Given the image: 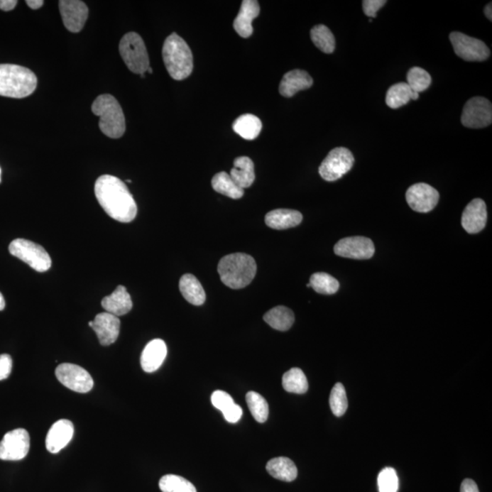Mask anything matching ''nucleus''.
<instances>
[{"label":"nucleus","instance_id":"nucleus-26","mask_svg":"<svg viewBox=\"0 0 492 492\" xmlns=\"http://www.w3.org/2000/svg\"><path fill=\"white\" fill-rule=\"evenodd\" d=\"M266 471L279 481L291 482L297 477V468L290 459L285 457L272 459L266 464Z\"/></svg>","mask_w":492,"mask_h":492},{"label":"nucleus","instance_id":"nucleus-19","mask_svg":"<svg viewBox=\"0 0 492 492\" xmlns=\"http://www.w3.org/2000/svg\"><path fill=\"white\" fill-rule=\"evenodd\" d=\"M313 83V79L305 70H291L283 77L279 86V92L285 98H291L298 92L311 88Z\"/></svg>","mask_w":492,"mask_h":492},{"label":"nucleus","instance_id":"nucleus-30","mask_svg":"<svg viewBox=\"0 0 492 492\" xmlns=\"http://www.w3.org/2000/svg\"><path fill=\"white\" fill-rule=\"evenodd\" d=\"M212 186L215 192L231 199H240L244 195V189L238 186L230 175L225 172L219 173L214 176Z\"/></svg>","mask_w":492,"mask_h":492},{"label":"nucleus","instance_id":"nucleus-18","mask_svg":"<svg viewBox=\"0 0 492 492\" xmlns=\"http://www.w3.org/2000/svg\"><path fill=\"white\" fill-rule=\"evenodd\" d=\"M74 426L72 421L60 420L55 422L50 427L46 437V448L48 452L56 454L72 439Z\"/></svg>","mask_w":492,"mask_h":492},{"label":"nucleus","instance_id":"nucleus-6","mask_svg":"<svg viewBox=\"0 0 492 492\" xmlns=\"http://www.w3.org/2000/svg\"><path fill=\"white\" fill-rule=\"evenodd\" d=\"M120 53L128 69L133 73L144 75L150 67L146 44L139 34L129 32L122 37Z\"/></svg>","mask_w":492,"mask_h":492},{"label":"nucleus","instance_id":"nucleus-32","mask_svg":"<svg viewBox=\"0 0 492 492\" xmlns=\"http://www.w3.org/2000/svg\"><path fill=\"white\" fill-rule=\"evenodd\" d=\"M311 40L316 45L317 49L322 53L331 54L336 49V40H334L332 31L324 25H317L312 28Z\"/></svg>","mask_w":492,"mask_h":492},{"label":"nucleus","instance_id":"nucleus-5","mask_svg":"<svg viewBox=\"0 0 492 492\" xmlns=\"http://www.w3.org/2000/svg\"><path fill=\"white\" fill-rule=\"evenodd\" d=\"M93 114L99 117V126L106 136L118 139L126 130L124 111L117 99L109 94H102L92 106Z\"/></svg>","mask_w":492,"mask_h":492},{"label":"nucleus","instance_id":"nucleus-44","mask_svg":"<svg viewBox=\"0 0 492 492\" xmlns=\"http://www.w3.org/2000/svg\"><path fill=\"white\" fill-rule=\"evenodd\" d=\"M16 0H0V9L4 11H11L17 6Z\"/></svg>","mask_w":492,"mask_h":492},{"label":"nucleus","instance_id":"nucleus-50","mask_svg":"<svg viewBox=\"0 0 492 492\" xmlns=\"http://www.w3.org/2000/svg\"><path fill=\"white\" fill-rule=\"evenodd\" d=\"M307 288H311L310 283H308V284H307Z\"/></svg>","mask_w":492,"mask_h":492},{"label":"nucleus","instance_id":"nucleus-33","mask_svg":"<svg viewBox=\"0 0 492 492\" xmlns=\"http://www.w3.org/2000/svg\"><path fill=\"white\" fill-rule=\"evenodd\" d=\"M246 403L248 405L251 414L257 422L265 423L269 416V406L268 401L263 395L255 391H250L246 394Z\"/></svg>","mask_w":492,"mask_h":492},{"label":"nucleus","instance_id":"nucleus-13","mask_svg":"<svg viewBox=\"0 0 492 492\" xmlns=\"http://www.w3.org/2000/svg\"><path fill=\"white\" fill-rule=\"evenodd\" d=\"M406 199L408 205L417 213H429L437 207L439 194L432 186L420 182L408 189Z\"/></svg>","mask_w":492,"mask_h":492},{"label":"nucleus","instance_id":"nucleus-24","mask_svg":"<svg viewBox=\"0 0 492 492\" xmlns=\"http://www.w3.org/2000/svg\"><path fill=\"white\" fill-rule=\"evenodd\" d=\"M231 178L241 188H249L255 182V164L246 156L237 157L231 170Z\"/></svg>","mask_w":492,"mask_h":492},{"label":"nucleus","instance_id":"nucleus-21","mask_svg":"<svg viewBox=\"0 0 492 492\" xmlns=\"http://www.w3.org/2000/svg\"><path fill=\"white\" fill-rule=\"evenodd\" d=\"M167 356V346L162 339H153L144 347L141 356V365L143 371L153 373L158 371Z\"/></svg>","mask_w":492,"mask_h":492},{"label":"nucleus","instance_id":"nucleus-12","mask_svg":"<svg viewBox=\"0 0 492 492\" xmlns=\"http://www.w3.org/2000/svg\"><path fill=\"white\" fill-rule=\"evenodd\" d=\"M492 122V105L488 99L474 97L469 99L463 108L461 124L471 129L488 127Z\"/></svg>","mask_w":492,"mask_h":492},{"label":"nucleus","instance_id":"nucleus-8","mask_svg":"<svg viewBox=\"0 0 492 492\" xmlns=\"http://www.w3.org/2000/svg\"><path fill=\"white\" fill-rule=\"evenodd\" d=\"M355 163L353 153L344 147L334 148L319 167V175L324 181L334 182L352 169Z\"/></svg>","mask_w":492,"mask_h":492},{"label":"nucleus","instance_id":"nucleus-39","mask_svg":"<svg viewBox=\"0 0 492 492\" xmlns=\"http://www.w3.org/2000/svg\"><path fill=\"white\" fill-rule=\"evenodd\" d=\"M212 403H213L214 408L217 410H221L222 412L225 413L229 408L234 406V401L233 398L226 392L222 390L214 391L213 395H212Z\"/></svg>","mask_w":492,"mask_h":492},{"label":"nucleus","instance_id":"nucleus-37","mask_svg":"<svg viewBox=\"0 0 492 492\" xmlns=\"http://www.w3.org/2000/svg\"><path fill=\"white\" fill-rule=\"evenodd\" d=\"M329 404L334 416L342 417L346 413L349 401H347L345 387L341 383H337L334 386L330 394Z\"/></svg>","mask_w":492,"mask_h":492},{"label":"nucleus","instance_id":"nucleus-29","mask_svg":"<svg viewBox=\"0 0 492 492\" xmlns=\"http://www.w3.org/2000/svg\"><path fill=\"white\" fill-rule=\"evenodd\" d=\"M263 320L273 329L278 331H288L290 329L295 322V315L288 307H275L269 310L263 316Z\"/></svg>","mask_w":492,"mask_h":492},{"label":"nucleus","instance_id":"nucleus-43","mask_svg":"<svg viewBox=\"0 0 492 492\" xmlns=\"http://www.w3.org/2000/svg\"><path fill=\"white\" fill-rule=\"evenodd\" d=\"M461 492H480V491H479L477 484L474 481L471 480V479H466L462 481Z\"/></svg>","mask_w":492,"mask_h":492},{"label":"nucleus","instance_id":"nucleus-9","mask_svg":"<svg viewBox=\"0 0 492 492\" xmlns=\"http://www.w3.org/2000/svg\"><path fill=\"white\" fill-rule=\"evenodd\" d=\"M457 56L467 61H484L490 57L491 51L486 44L478 38L467 36L461 32H452L449 35Z\"/></svg>","mask_w":492,"mask_h":492},{"label":"nucleus","instance_id":"nucleus-41","mask_svg":"<svg viewBox=\"0 0 492 492\" xmlns=\"http://www.w3.org/2000/svg\"><path fill=\"white\" fill-rule=\"evenodd\" d=\"M12 371V359L8 354L0 355V381L8 378Z\"/></svg>","mask_w":492,"mask_h":492},{"label":"nucleus","instance_id":"nucleus-34","mask_svg":"<svg viewBox=\"0 0 492 492\" xmlns=\"http://www.w3.org/2000/svg\"><path fill=\"white\" fill-rule=\"evenodd\" d=\"M310 284L321 295H334L339 289V282L327 273H316L311 275Z\"/></svg>","mask_w":492,"mask_h":492},{"label":"nucleus","instance_id":"nucleus-38","mask_svg":"<svg viewBox=\"0 0 492 492\" xmlns=\"http://www.w3.org/2000/svg\"><path fill=\"white\" fill-rule=\"evenodd\" d=\"M379 492H397L398 490V478L393 468L382 469L378 477Z\"/></svg>","mask_w":492,"mask_h":492},{"label":"nucleus","instance_id":"nucleus-14","mask_svg":"<svg viewBox=\"0 0 492 492\" xmlns=\"http://www.w3.org/2000/svg\"><path fill=\"white\" fill-rule=\"evenodd\" d=\"M334 253L345 258L366 260L375 253V246L369 238L346 237L339 241L334 247Z\"/></svg>","mask_w":492,"mask_h":492},{"label":"nucleus","instance_id":"nucleus-42","mask_svg":"<svg viewBox=\"0 0 492 492\" xmlns=\"http://www.w3.org/2000/svg\"><path fill=\"white\" fill-rule=\"evenodd\" d=\"M243 415L242 408L239 405L234 404L226 412L224 413V419L229 423H236L241 420Z\"/></svg>","mask_w":492,"mask_h":492},{"label":"nucleus","instance_id":"nucleus-3","mask_svg":"<svg viewBox=\"0 0 492 492\" xmlns=\"http://www.w3.org/2000/svg\"><path fill=\"white\" fill-rule=\"evenodd\" d=\"M36 75L28 67L14 64H0V96L22 99L37 88Z\"/></svg>","mask_w":492,"mask_h":492},{"label":"nucleus","instance_id":"nucleus-4","mask_svg":"<svg viewBox=\"0 0 492 492\" xmlns=\"http://www.w3.org/2000/svg\"><path fill=\"white\" fill-rule=\"evenodd\" d=\"M163 58L167 70L173 80L188 78L194 70V59L188 44L176 33L164 41Z\"/></svg>","mask_w":492,"mask_h":492},{"label":"nucleus","instance_id":"nucleus-20","mask_svg":"<svg viewBox=\"0 0 492 492\" xmlns=\"http://www.w3.org/2000/svg\"><path fill=\"white\" fill-rule=\"evenodd\" d=\"M260 6L256 0H244L241 5L239 13L234 21V31L240 37L246 38L253 34V19L258 17Z\"/></svg>","mask_w":492,"mask_h":492},{"label":"nucleus","instance_id":"nucleus-1","mask_svg":"<svg viewBox=\"0 0 492 492\" xmlns=\"http://www.w3.org/2000/svg\"><path fill=\"white\" fill-rule=\"evenodd\" d=\"M95 195L106 214L114 220L131 223L136 217L137 204L133 196L117 177H99L95 183Z\"/></svg>","mask_w":492,"mask_h":492},{"label":"nucleus","instance_id":"nucleus-22","mask_svg":"<svg viewBox=\"0 0 492 492\" xmlns=\"http://www.w3.org/2000/svg\"><path fill=\"white\" fill-rule=\"evenodd\" d=\"M102 307L107 313L116 317L124 316L133 308L131 295L124 285H119L111 295L102 299Z\"/></svg>","mask_w":492,"mask_h":492},{"label":"nucleus","instance_id":"nucleus-47","mask_svg":"<svg viewBox=\"0 0 492 492\" xmlns=\"http://www.w3.org/2000/svg\"><path fill=\"white\" fill-rule=\"evenodd\" d=\"M6 307V302L4 297H3V295L1 293H0V311L4 310V308Z\"/></svg>","mask_w":492,"mask_h":492},{"label":"nucleus","instance_id":"nucleus-10","mask_svg":"<svg viewBox=\"0 0 492 492\" xmlns=\"http://www.w3.org/2000/svg\"><path fill=\"white\" fill-rule=\"evenodd\" d=\"M30 434L24 429L12 430L3 437L0 442V459L2 461H21L30 452Z\"/></svg>","mask_w":492,"mask_h":492},{"label":"nucleus","instance_id":"nucleus-27","mask_svg":"<svg viewBox=\"0 0 492 492\" xmlns=\"http://www.w3.org/2000/svg\"><path fill=\"white\" fill-rule=\"evenodd\" d=\"M419 93L414 92L406 82L392 85L386 95V104L391 109H398L406 105L410 99L417 101Z\"/></svg>","mask_w":492,"mask_h":492},{"label":"nucleus","instance_id":"nucleus-16","mask_svg":"<svg viewBox=\"0 0 492 492\" xmlns=\"http://www.w3.org/2000/svg\"><path fill=\"white\" fill-rule=\"evenodd\" d=\"M92 328L97 334L102 346H109L116 342L120 334L121 320L118 317L105 312L95 317Z\"/></svg>","mask_w":492,"mask_h":492},{"label":"nucleus","instance_id":"nucleus-48","mask_svg":"<svg viewBox=\"0 0 492 492\" xmlns=\"http://www.w3.org/2000/svg\"><path fill=\"white\" fill-rule=\"evenodd\" d=\"M147 72L153 73V69H152V67H149V69L147 70Z\"/></svg>","mask_w":492,"mask_h":492},{"label":"nucleus","instance_id":"nucleus-31","mask_svg":"<svg viewBox=\"0 0 492 492\" xmlns=\"http://www.w3.org/2000/svg\"><path fill=\"white\" fill-rule=\"evenodd\" d=\"M283 388L289 393L305 394L308 390V382L300 368L290 369L283 376Z\"/></svg>","mask_w":492,"mask_h":492},{"label":"nucleus","instance_id":"nucleus-17","mask_svg":"<svg viewBox=\"0 0 492 492\" xmlns=\"http://www.w3.org/2000/svg\"><path fill=\"white\" fill-rule=\"evenodd\" d=\"M487 207L481 199H474L466 207L462 214L461 224L469 234H478L487 224Z\"/></svg>","mask_w":492,"mask_h":492},{"label":"nucleus","instance_id":"nucleus-23","mask_svg":"<svg viewBox=\"0 0 492 492\" xmlns=\"http://www.w3.org/2000/svg\"><path fill=\"white\" fill-rule=\"evenodd\" d=\"M303 220L300 212L290 209H278L266 215V224L275 230H285L297 226Z\"/></svg>","mask_w":492,"mask_h":492},{"label":"nucleus","instance_id":"nucleus-46","mask_svg":"<svg viewBox=\"0 0 492 492\" xmlns=\"http://www.w3.org/2000/svg\"><path fill=\"white\" fill-rule=\"evenodd\" d=\"M491 3L490 4H488L486 6H485L484 9V13L485 15H486V17L488 18V21H492V12H491Z\"/></svg>","mask_w":492,"mask_h":492},{"label":"nucleus","instance_id":"nucleus-25","mask_svg":"<svg viewBox=\"0 0 492 492\" xmlns=\"http://www.w3.org/2000/svg\"><path fill=\"white\" fill-rule=\"evenodd\" d=\"M179 288L182 297L190 304L194 305L204 304L207 295H205L204 289L201 283L194 275H191V273L183 275L180 279Z\"/></svg>","mask_w":492,"mask_h":492},{"label":"nucleus","instance_id":"nucleus-45","mask_svg":"<svg viewBox=\"0 0 492 492\" xmlns=\"http://www.w3.org/2000/svg\"><path fill=\"white\" fill-rule=\"evenodd\" d=\"M26 3H27V5L32 9H40L44 4L43 0H27Z\"/></svg>","mask_w":492,"mask_h":492},{"label":"nucleus","instance_id":"nucleus-7","mask_svg":"<svg viewBox=\"0 0 492 492\" xmlns=\"http://www.w3.org/2000/svg\"><path fill=\"white\" fill-rule=\"evenodd\" d=\"M9 250L13 256L28 263L35 271L44 273L50 268V256L40 244L18 238L12 241Z\"/></svg>","mask_w":492,"mask_h":492},{"label":"nucleus","instance_id":"nucleus-49","mask_svg":"<svg viewBox=\"0 0 492 492\" xmlns=\"http://www.w3.org/2000/svg\"><path fill=\"white\" fill-rule=\"evenodd\" d=\"M0 182H1V168H0Z\"/></svg>","mask_w":492,"mask_h":492},{"label":"nucleus","instance_id":"nucleus-15","mask_svg":"<svg viewBox=\"0 0 492 492\" xmlns=\"http://www.w3.org/2000/svg\"><path fill=\"white\" fill-rule=\"evenodd\" d=\"M60 11L67 31L78 33L82 30L89 16V9L80 0H60Z\"/></svg>","mask_w":492,"mask_h":492},{"label":"nucleus","instance_id":"nucleus-11","mask_svg":"<svg viewBox=\"0 0 492 492\" xmlns=\"http://www.w3.org/2000/svg\"><path fill=\"white\" fill-rule=\"evenodd\" d=\"M55 374L61 384L78 393L91 391L94 385L92 376L86 369L70 363H63L58 366Z\"/></svg>","mask_w":492,"mask_h":492},{"label":"nucleus","instance_id":"nucleus-36","mask_svg":"<svg viewBox=\"0 0 492 492\" xmlns=\"http://www.w3.org/2000/svg\"><path fill=\"white\" fill-rule=\"evenodd\" d=\"M407 80L410 89L419 94L420 92L426 91L432 82L430 74L420 67H413L408 70Z\"/></svg>","mask_w":492,"mask_h":492},{"label":"nucleus","instance_id":"nucleus-35","mask_svg":"<svg viewBox=\"0 0 492 492\" xmlns=\"http://www.w3.org/2000/svg\"><path fill=\"white\" fill-rule=\"evenodd\" d=\"M163 492H197L194 484L181 476L169 474L163 476L159 482Z\"/></svg>","mask_w":492,"mask_h":492},{"label":"nucleus","instance_id":"nucleus-2","mask_svg":"<svg viewBox=\"0 0 492 492\" xmlns=\"http://www.w3.org/2000/svg\"><path fill=\"white\" fill-rule=\"evenodd\" d=\"M256 270V260L244 253L225 256L218 265L221 281L231 289L246 288L255 278Z\"/></svg>","mask_w":492,"mask_h":492},{"label":"nucleus","instance_id":"nucleus-40","mask_svg":"<svg viewBox=\"0 0 492 492\" xmlns=\"http://www.w3.org/2000/svg\"><path fill=\"white\" fill-rule=\"evenodd\" d=\"M387 3L386 0H364L363 1V9L364 13L369 18L377 17V12Z\"/></svg>","mask_w":492,"mask_h":492},{"label":"nucleus","instance_id":"nucleus-28","mask_svg":"<svg viewBox=\"0 0 492 492\" xmlns=\"http://www.w3.org/2000/svg\"><path fill=\"white\" fill-rule=\"evenodd\" d=\"M262 121L253 114H244L234 122V131L244 139L253 141L258 137L262 131Z\"/></svg>","mask_w":492,"mask_h":492}]
</instances>
